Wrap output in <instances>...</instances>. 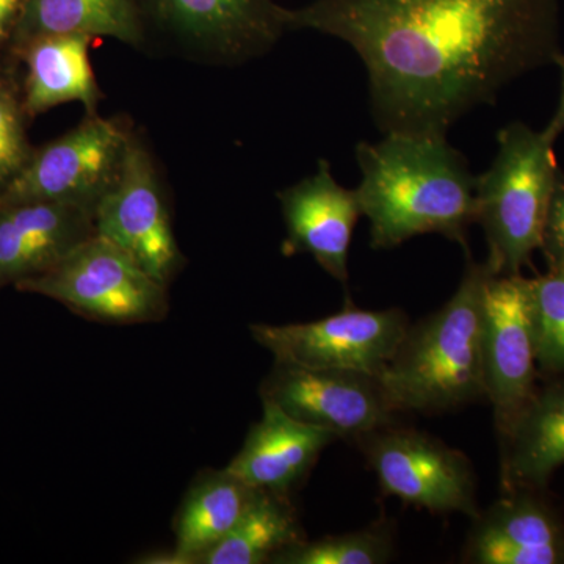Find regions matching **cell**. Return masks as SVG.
<instances>
[{
	"label": "cell",
	"mask_w": 564,
	"mask_h": 564,
	"mask_svg": "<svg viewBox=\"0 0 564 564\" xmlns=\"http://www.w3.org/2000/svg\"><path fill=\"white\" fill-rule=\"evenodd\" d=\"M61 33L107 36L133 47L147 44L139 0H29L11 35V50Z\"/></svg>",
	"instance_id": "cell-20"
},
{
	"label": "cell",
	"mask_w": 564,
	"mask_h": 564,
	"mask_svg": "<svg viewBox=\"0 0 564 564\" xmlns=\"http://www.w3.org/2000/svg\"><path fill=\"white\" fill-rule=\"evenodd\" d=\"M93 220L96 234L128 252L166 288L184 267L158 166L135 131L120 172L96 204Z\"/></svg>",
	"instance_id": "cell-7"
},
{
	"label": "cell",
	"mask_w": 564,
	"mask_h": 564,
	"mask_svg": "<svg viewBox=\"0 0 564 564\" xmlns=\"http://www.w3.org/2000/svg\"><path fill=\"white\" fill-rule=\"evenodd\" d=\"M529 288L538 369L564 375V265L530 278Z\"/></svg>",
	"instance_id": "cell-23"
},
{
	"label": "cell",
	"mask_w": 564,
	"mask_h": 564,
	"mask_svg": "<svg viewBox=\"0 0 564 564\" xmlns=\"http://www.w3.org/2000/svg\"><path fill=\"white\" fill-rule=\"evenodd\" d=\"M306 540L291 496L259 491L236 527L198 564H265Z\"/></svg>",
	"instance_id": "cell-21"
},
{
	"label": "cell",
	"mask_w": 564,
	"mask_h": 564,
	"mask_svg": "<svg viewBox=\"0 0 564 564\" xmlns=\"http://www.w3.org/2000/svg\"><path fill=\"white\" fill-rule=\"evenodd\" d=\"M259 491L228 467L202 474L185 494L174 518L176 547L170 554V563L198 564L207 551L231 532Z\"/></svg>",
	"instance_id": "cell-19"
},
{
	"label": "cell",
	"mask_w": 564,
	"mask_h": 564,
	"mask_svg": "<svg viewBox=\"0 0 564 564\" xmlns=\"http://www.w3.org/2000/svg\"><path fill=\"white\" fill-rule=\"evenodd\" d=\"M132 132L121 118L85 115L61 139L33 150L0 203L61 202L95 212L120 172Z\"/></svg>",
	"instance_id": "cell-6"
},
{
	"label": "cell",
	"mask_w": 564,
	"mask_h": 564,
	"mask_svg": "<svg viewBox=\"0 0 564 564\" xmlns=\"http://www.w3.org/2000/svg\"><path fill=\"white\" fill-rule=\"evenodd\" d=\"M473 521L467 563L564 564V521L547 489L503 491Z\"/></svg>",
	"instance_id": "cell-14"
},
{
	"label": "cell",
	"mask_w": 564,
	"mask_h": 564,
	"mask_svg": "<svg viewBox=\"0 0 564 564\" xmlns=\"http://www.w3.org/2000/svg\"><path fill=\"white\" fill-rule=\"evenodd\" d=\"M486 399L499 443L536 392V340L529 278L488 273L484 292Z\"/></svg>",
	"instance_id": "cell-12"
},
{
	"label": "cell",
	"mask_w": 564,
	"mask_h": 564,
	"mask_svg": "<svg viewBox=\"0 0 564 564\" xmlns=\"http://www.w3.org/2000/svg\"><path fill=\"white\" fill-rule=\"evenodd\" d=\"M489 269L469 261L440 311L408 328L381 383L399 411L445 413L486 399L484 292Z\"/></svg>",
	"instance_id": "cell-3"
},
{
	"label": "cell",
	"mask_w": 564,
	"mask_h": 564,
	"mask_svg": "<svg viewBox=\"0 0 564 564\" xmlns=\"http://www.w3.org/2000/svg\"><path fill=\"white\" fill-rule=\"evenodd\" d=\"M560 0H314L288 31L350 44L369 74L380 131L447 139L467 111L555 63Z\"/></svg>",
	"instance_id": "cell-1"
},
{
	"label": "cell",
	"mask_w": 564,
	"mask_h": 564,
	"mask_svg": "<svg viewBox=\"0 0 564 564\" xmlns=\"http://www.w3.org/2000/svg\"><path fill=\"white\" fill-rule=\"evenodd\" d=\"M25 117L24 102L13 80L0 74V193L31 159L33 150L25 135Z\"/></svg>",
	"instance_id": "cell-24"
},
{
	"label": "cell",
	"mask_w": 564,
	"mask_h": 564,
	"mask_svg": "<svg viewBox=\"0 0 564 564\" xmlns=\"http://www.w3.org/2000/svg\"><path fill=\"white\" fill-rule=\"evenodd\" d=\"M555 65L562 69V95H560L558 107H556L554 117L551 118L549 124L545 126L543 131L545 139L551 140L555 143L556 139L564 132V54L558 55L555 61Z\"/></svg>",
	"instance_id": "cell-27"
},
{
	"label": "cell",
	"mask_w": 564,
	"mask_h": 564,
	"mask_svg": "<svg viewBox=\"0 0 564 564\" xmlns=\"http://www.w3.org/2000/svg\"><path fill=\"white\" fill-rule=\"evenodd\" d=\"M261 399L296 421L321 426L352 443L395 425L400 413L377 375L284 361H274L263 378Z\"/></svg>",
	"instance_id": "cell-11"
},
{
	"label": "cell",
	"mask_w": 564,
	"mask_h": 564,
	"mask_svg": "<svg viewBox=\"0 0 564 564\" xmlns=\"http://www.w3.org/2000/svg\"><path fill=\"white\" fill-rule=\"evenodd\" d=\"M29 0H0V50L9 43Z\"/></svg>",
	"instance_id": "cell-26"
},
{
	"label": "cell",
	"mask_w": 564,
	"mask_h": 564,
	"mask_svg": "<svg viewBox=\"0 0 564 564\" xmlns=\"http://www.w3.org/2000/svg\"><path fill=\"white\" fill-rule=\"evenodd\" d=\"M381 492L433 513L477 518V480L466 455L417 430L391 425L358 441Z\"/></svg>",
	"instance_id": "cell-9"
},
{
	"label": "cell",
	"mask_w": 564,
	"mask_h": 564,
	"mask_svg": "<svg viewBox=\"0 0 564 564\" xmlns=\"http://www.w3.org/2000/svg\"><path fill=\"white\" fill-rule=\"evenodd\" d=\"M285 239L282 254H311L340 284L348 282V252L362 215L358 193L334 181L332 166L318 162L314 176L278 192Z\"/></svg>",
	"instance_id": "cell-13"
},
{
	"label": "cell",
	"mask_w": 564,
	"mask_h": 564,
	"mask_svg": "<svg viewBox=\"0 0 564 564\" xmlns=\"http://www.w3.org/2000/svg\"><path fill=\"white\" fill-rule=\"evenodd\" d=\"M358 193L373 250H391L422 234H441L467 248L477 218L475 180L447 139L388 133L356 148Z\"/></svg>",
	"instance_id": "cell-2"
},
{
	"label": "cell",
	"mask_w": 564,
	"mask_h": 564,
	"mask_svg": "<svg viewBox=\"0 0 564 564\" xmlns=\"http://www.w3.org/2000/svg\"><path fill=\"white\" fill-rule=\"evenodd\" d=\"M91 36L82 33L40 36L13 51L28 68L22 102L28 117L80 102L85 113H98L102 91L90 62Z\"/></svg>",
	"instance_id": "cell-17"
},
{
	"label": "cell",
	"mask_w": 564,
	"mask_h": 564,
	"mask_svg": "<svg viewBox=\"0 0 564 564\" xmlns=\"http://www.w3.org/2000/svg\"><path fill=\"white\" fill-rule=\"evenodd\" d=\"M564 466V378L538 388L500 441V481L510 489H547Z\"/></svg>",
	"instance_id": "cell-18"
},
{
	"label": "cell",
	"mask_w": 564,
	"mask_h": 564,
	"mask_svg": "<svg viewBox=\"0 0 564 564\" xmlns=\"http://www.w3.org/2000/svg\"><path fill=\"white\" fill-rule=\"evenodd\" d=\"M497 141L491 169L475 180V223L485 231L489 272L521 274L541 247L560 173L555 143L519 121L503 128Z\"/></svg>",
	"instance_id": "cell-4"
},
{
	"label": "cell",
	"mask_w": 564,
	"mask_h": 564,
	"mask_svg": "<svg viewBox=\"0 0 564 564\" xmlns=\"http://www.w3.org/2000/svg\"><path fill=\"white\" fill-rule=\"evenodd\" d=\"M393 538L388 524H373L359 532L332 534L284 549L273 564H383L391 562Z\"/></svg>",
	"instance_id": "cell-22"
},
{
	"label": "cell",
	"mask_w": 564,
	"mask_h": 564,
	"mask_svg": "<svg viewBox=\"0 0 564 564\" xmlns=\"http://www.w3.org/2000/svg\"><path fill=\"white\" fill-rule=\"evenodd\" d=\"M262 408L261 421L251 426L228 469L252 488L291 496L337 437L321 426L296 421L276 404L262 402Z\"/></svg>",
	"instance_id": "cell-16"
},
{
	"label": "cell",
	"mask_w": 564,
	"mask_h": 564,
	"mask_svg": "<svg viewBox=\"0 0 564 564\" xmlns=\"http://www.w3.org/2000/svg\"><path fill=\"white\" fill-rule=\"evenodd\" d=\"M147 43L150 33L187 54L240 65L267 54L280 41L284 7L274 0H139Z\"/></svg>",
	"instance_id": "cell-8"
},
{
	"label": "cell",
	"mask_w": 564,
	"mask_h": 564,
	"mask_svg": "<svg viewBox=\"0 0 564 564\" xmlns=\"http://www.w3.org/2000/svg\"><path fill=\"white\" fill-rule=\"evenodd\" d=\"M17 289L47 296L96 322H161L169 313V288L96 232L57 265L20 282Z\"/></svg>",
	"instance_id": "cell-5"
},
{
	"label": "cell",
	"mask_w": 564,
	"mask_h": 564,
	"mask_svg": "<svg viewBox=\"0 0 564 564\" xmlns=\"http://www.w3.org/2000/svg\"><path fill=\"white\" fill-rule=\"evenodd\" d=\"M540 250L543 251L549 267L564 265V173L560 170L551 204L541 237Z\"/></svg>",
	"instance_id": "cell-25"
},
{
	"label": "cell",
	"mask_w": 564,
	"mask_h": 564,
	"mask_svg": "<svg viewBox=\"0 0 564 564\" xmlns=\"http://www.w3.org/2000/svg\"><path fill=\"white\" fill-rule=\"evenodd\" d=\"M95 232L93 210L77 204L0 203V289L47 272Z\"/></svg>",
	"instance_id": "cell-15"
},
{
	"label": "cell",
	"mask_w": 564,
	"mask_h": 564,
	"mask_svg": "<svg viewBox=\"0 0 564 564\" xmlns=\"http://www.w3.org/2000/svg\"><path fill=\"white\" fill-rule=\"evenodd\" d=\"M410 325L408 315L397 307L362 311L348 306L321 321L254 323L250 333L256 343L272 352L274 361L380 377Z\"/></svg>",
	"instance_id": "cell-10"
}]
</instances>
